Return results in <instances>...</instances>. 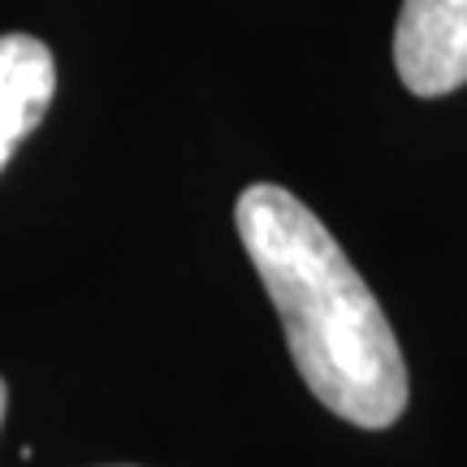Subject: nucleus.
<instances>
[{
	"instance_id": "f257e3e1",
	"label": "nucleus",
	"mask_w": 467,
	"mask_h": 467,
	"mask_svg": "<svg viewBox=\"0 0 467 467\" xmlns=\"http://www.w3.org/2000/svg\"><path fill=\"white\" fill-rule=\"evenodd\" d=\"M238 238L285 325L303 385L355 429H389L407 407L399 337L359 268L285 186L255 182L234 203Z\"/></svg>"
},
{
	"instance_id": "7ed1b4c3",
	"label": "nucleus",
	"mask_w": 467,
	"mask_h": 467,
	"mask_svg": "<svg viewBox=\"0 0 467 467\" xmlns=\"http://www.w3.org/2000/svg\"><path fill=\"white\" fill-rule=\"evenodd\" d=\"M57 91V61L35 35H0V169L44 121Z\"/></svg>"
},
{
	"instance_id": "f03ea898",
	"label": "nucleus",
	"mask_w": 467,
	"mask_h": 467,
	"mask_svg": "<svg viewBox=\"0 0 467 467\" xmlns=\"http://www.w3.org/2000/svg\"><path fill=\"white\" fill-rule=\"evenodd\" d=\"M394 66L411 96L437 100L467 83V0H402Z\"/></svg>"
},
{
	"instance_id": "20e7f679",
	"label": "nucleus",
	"mask_w": 467,
	"mask_h": 467,
	"mask_svg": "<svg viewBox=\"0 0 467 467\" xmlns=\"http://www.w3.org/2000/svg\"><path fill=\"white\" fill-rule=\"evenodd\" d=\"M5 402H9V389H5V381H0V424H5Z\"/></svg>"
}]
</instances>
